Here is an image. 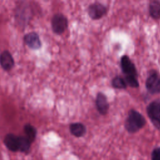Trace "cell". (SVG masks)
Masks as SVG:
<instances>
[{
  "label": "cell",
  "instance_id": "6da1fadb",
  "mask_svg": "<svg viewBox=\"0 0 160 160\" xmlns=\"http://www.w3.org/2000/svg\"><path fill=\"white\" fill-rule=\"evenodd\" d=\"M146 124L145 118L135 109H131L128 112L125 121L124 127L129 133H135L142 129Z\"/></svg>",
  "mask_w": 160,
  "mask_h": 160
},
{
  "label": "cell",
  "instance_id": "7a4b0ae2",
  "mask_svg": "<svg viewBox=\"0 0 160 160\" xmlns=\"http://www.w3.org/2000/svg\"><path fill=\"white\" fill-rule=\"evenodd\" d=\"M146 88L151 94L160 93V74L156 70L151 69L148 72L146 81Z\"/></svg>",
  "mask_w": 160,
  "mask_h": 160
},
{
  "label": "cell",
  "instance_id": "3957f363",
  "mask_svg": "<svg viewBox=\"0 0 160 160\" xmlns=\"http://www.w3.org/2000/svg\"><path fill=\"white\" fill-rule=\"evenodd\" d=\"M146 111L154 127L160 131V99L151 102L147 106Z\"/></svg>",
  "mask_w": 160,
  "mask_h": 160
},
{
  "label": "cell",
  "instance_id": "277c9868",
  "mask_svg": "<svg viewBox=\"0 0 160 160\" xmlns=\"http://www.w3.org/2000/svg\"><path fill=\"white\" fill-rule=\"evenodd\" d=\"M68 26V19L63 14L56 13L52 16L51 19V28L55 34H62L66 30Z\"/></svg>",
  "mask_w": 160,
  "mask_h": 160
},
{
  "label": "cell",
  "instance_id": "5b68a950",
  "mask_svg": "<svg viewBox=\"0 0 160 160\" xmlns=\"http://www.w3.org/2000/svg\"><path fill=\"white\" fill-rule=\"evenodd\" d=\"M107 12V8L101 2H95L91 4L88 8V13L92 20L99 19Z\"/></svg>",
  "mask_w": 160,
  "mask_h": 160
},
{
  "label": "cell",
  "instance_id": "8992f818",
  "mask_svg": "<svg viewBox=\"0 0 160 160\" xmlns=\"http://www.w3.org/2000/svg\"><path fill=\"white\" fill-rule=\"evenodd\" d=\"M120 64L122 72L125 76H131L136 78L138 77V72L136 66L128 56L124 55L121 57Z\"/></svg>",
  "mask_w": 160,
  "mask_h": 160
},
{
  "label": "cell",
  "instance_id": "52a82bcc",
  "mask_svg": "<svg viewBox=\"0 0 160 160\" xmlns=\"http://www.w3.org/2000/svg\"><path fill=\"white\" fill-rule=\"evenodd\" d=\"M24 41L29 48L34 50L40 49L42 46L38 34L34 31L26 34L24 36Z\"/></svg>",
  "mask_w": 160,
  "mask_h": 160
},
{
  "label": "cell",
  "instance_id": "ba28073f",
  "mask_svg": "<svg viewBox=\"0 0 160 160\" xmlns=\"http://www.w3.org/2000/svg\"><path fill=\"white\" fill-rule=\"evenodd\" d=\"M96 107L97 111L101 115H106L108 112L109 105L106 96L101 92H99L96 98Z\"/></svg>",
  "mask_w": 160,
  "mask_h": 160
},
{
  "label": "cell",
  "instance_id": "9c48e42d",
  "mask_svg": "<svg viewBox=\"0 0 160 160\" xmlns=\"http://www.w3.org/2000/svg\"><path fill=\"white\" fill-rule=\"evenodd\" d=\"M0 65L5 71H11L14 67V60L9 51L4 50L0 54Z\"/></svg>",
  "mask_w": 160,
  "mask_h": 160
},
{
  "label": "cell",
  "instance_id": "30bf717a",
  "mask_svg": "<svg viewBox=\"0 0 160 160\" xmlns=\"http://www.w3.org/2000/svg\"><path fill=\"white\" fill-rule=\"evenodd\" d=\"M4 143L9 150L12 152L19 151V136L12 133H9L4 137Z\"/></svg>",
  "mask_w": 160,
  "mask_h": 160
},
{
  "label": "cell",
  "instance_id": "8fae6325",
  "mask_svg": "<svg viewBox=\"0 0 160 160\" xmlns=\"http://www.w3.org/2000/svg\"><path fill=\"white\" fill-rule=\"evenodd\" d=\"M69 131L75 137L80 138L84 136L86 134V128L82 123L74 122L70 124Z\"/></svg>",
  "mask_w": 160,
  "mask_h": 160
},
{
  "label": "cell",
  "instance_id": "7c38bea8",
  "mask_svg": "<svg viewBox=\"0 0 160 160\" xmlns=\"http://www.w3.org/2000/svg\"><path fill=\"white\" fill-rule=\"evenodd\" d=\"M149 15L154 19H160V1H151L149 4Z\"/></svg>",
  "mask_w": 160,
  "mask_h": 160
},
{
  "label": "cell",
  "instance_id": "4fadbf2b",
  "mask_svg": "<svg viewBox=\"0 0 160 160\" xmlns=\"http://www.w3.org/2000/svg\"><path fill=\"white\" fill-rule=\"evenodd\" d=\"M31 144V142L26 136H19V151L21 152L28 154L30 151Z\"/></svg>",
  "mask_w": 160,
  "mask_h": 160
},
{
  "label": "cell",
  "instance_id": "5bb4252c",
  "mask_svg": "<svg viewBox=\"0 0 160 160\" xmlns=\"http://www.w3.org/2000/svg\"><path fill=\"white\" fill-rule=\"evenodd\" d=\"M24 131L26 134V137L32 143L36 139L37 131L36 129L30 124H26L24 126Z\"/></svg>",
  "mask_w": 160,
  "mask_h": 160
},
{
  "label": "cell",
  "instance_id": "9a60e30c",
  "mask_svg": "<svg viewBox=\"0 0 160 160\" xmlns=\"http://www.w3.org/2000/svg\"><path fill=\"white\" fill-rule=\"evenodd\" d=\"M111 85L114 88L119 89H126V88L128 86L124 79L119 76H115L112 79Z\"/></svg>",
  "mask_w": 160,
  "mask_h": 160
},
{
  "label": "cell",
  "instance_id": "2e32d148",
  "mask_svg": "<svg viewBox=\"0 0 160 160\" xmlns=\"http://www.w3.org/2000/svg\"><path fill=\"white\" fill-rule=\"evenodd\" d=\"M124 80L126 81V83L127 86H129L131 88H136L139 87V82L137 79L136 77L131 76H128L124 77Z\"/></svg>",
  "mask_w": 160,
  "mask_h": 160
},
{
  "label": "cell",
  "instance_id": "e0dca14e",
  "mask_svg": "<svg viewBox=\"0 0 160 160\" xmlns=\"http://www.w3.org/2000/svg\"><path fill=\"white\" fill-rule=\"evenodd\" d=\"M151 160H160V148L153 149L151 154Z\"/></svg>",
  "mask_w": 160,
  "mask_h": 160
}]
</instances>
